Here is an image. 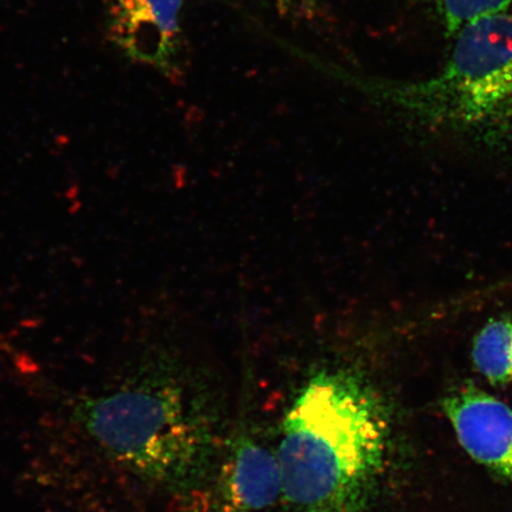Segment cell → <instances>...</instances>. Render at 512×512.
I'll return each instance as SVG.
<instances>
[{"label": "cell", "mask_w": 512, "mask_h": 512, "mask_svg": "<svg viewBox=\"0 0 512 512\" xmlns=\"http://www.w3.org/2000/svg\"><path fill=\"white\" fill-rule=\"evenodd\" d=\"M388 445V419L369 384L323 370L285 413L277 458L283 498L296 512H361L373 496Z\"/></svg>", "instance_id": "6da1fadb"}, {"label": "cell", "mask_w": 512, "mask_h": 512, "mask_svg": "<svg viewBox=\"0 0 512 512\" xmlns=\"http://www.w3.org/2000/svg\"><path fill=\"white\" fill-rule=\"evenodd\" d=\"M444 66L426 78L337 75L399 117L486 145L512 144V12L464 25Z\"/></svg>", "instance_id": "7a4b0ae2"}, {"label": "cell", "mask_w": 512, "mask_h": 512, "mask_svg": "<svg viewBox=\"0 0 512 512\" xmlns=\"http://www.w3.org/2000/svg\"><path fill=\"white\" fill-rule=\"evenodd\" d=\"M76 418L115 462L152 482L190 488L213 464V427L179 389L153 384L120 389L82 402Z\"/></svg>", "instance_id": "3957f363"}, {"label": "cell", "mask_w": 512, "mask_h": 512, "mask_svg": "<svg viewBox=\"0 0 512 512\" xmlns=\"http://www.w3.org/2000/svg\"><path fill=\"white\" fill-rule=\"evenodd\" d=\"M187 0H115L108 35L128 59L175 76L184 48Z\"/></svg>", "instance_id": "277c9868"}, {"label": "cell", "mask_w": 512, "mask_h": 512, "mask_svg": "<svg viewBox=\"0 0 512 512\" xmlns=\"http://www.w3.org/2000/svg\"><path fill=\"white\" fill-rule=\"evenodd\" d=\"M444 408L466 452L512 480V409L475 387L447 396Z\"/></svg>", "instance_id": "5b68a950"}, {"label": "cell", "mask_w": 512, "mask_h": 512, "mask_svg": "<svg viewBox=\"0 0 512 512\" xmlns=\"http://www.w3.org/2000/svg\"><path fill=\"white\" fill-rule=\"evenodd\" d=\"M283 498L277 453L240 438L224 459L213 494V512H260Z\"/></svg>", "instance_id": "8992f818"}, {"label": "cell", "mask_w": 512, "mask_h": 512, "mask_svg": "<svg viewBox=\"0 0 512 512\" xmlns=\"http://www.w3.org/2000/svg\"><path fill=\"white\" fill-rule=\"evenodd\" d=\"M472 360L491 383H512V317L492 319L478 332Z\"/></svg>", "instance_id": "52a82bcc"}, {"label": "cell", "mask_w": 512, "mask_h": 512, "mask_svg": "<svg viewBox=\"0 0 512 512\" xmlns=\"http://www.w3.org/2000/svg\"><path fill=\"white\" fill-rule=\"evenodd\" d=\"M434 10L448 35L478 18L508 11L512 0H432Z\"/></svg>", "instance_id": "ba28073f"}, {"label": "cell", "mask_w": 512, "mask_h": 512, "mask_svg": "<svg viewBox=\"0 0 512 512\" xmlns=\"http://www.w3.org/2000/svg\"><path fill=\"white\" fill-rule=\"evenodd\" d=\"M280 15L312 19L318 12V0H266Z\"/></svg>", "instance_id": "9c48e42d"}]
</instances>
